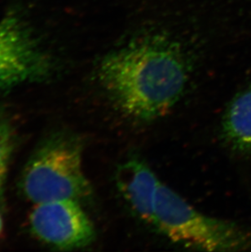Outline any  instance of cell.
I'll return each mask as SVG.
<instances>
[{
	"label": "cell",
	"instance_id": "6da1fadb",
	"mask_svg": "<svg viewBox=\"0 0 251 252\" xmlns=\"http://www.w3.org/2000/svg\"><path fill=\"white\" fill-rule=\"evenodd\" d=\"M189 68L182 45L166 33L138 36L102 57L96 79L126 117L149 122L165 116L187 85Z\"/></svg>",
	"mask_w": 251,
	"mask_h": 252
},
{
	"label": "cell",
	"instance_id": "7a4b0ae2",
	"mask_svg": "<svg viewBox=\"0 0 251 252\" xmlns=\"http://www.w3.org/2000/svg\"><path fill=\"white\" fill-rule=\"evenodd\" d=\"M156 220V228L185 248L205 252L251 251V229L202 214L161 182L157 193Z\"/></svg>",
	"mask_w": 251,
	"mask_h": 252
},
{
	"label": "cell",
	"instance_id": "3957f363",
	"mask_svg": "<svg viewBox=\"0 0 251 252\" xmlns=\"http://www.w3.org/2000/svg\"><path fill=\"white\" fill-rule=\"evenodd\" d=\"M82 162L79 143L67 135H52L25 166L21 180L24 195L34 204L88 197L92 188Z\"/></svg>",
	"mask_w": 251,
	"mask_h": 252
},
{
	"label": "cell",
	"instance_id": "277c9868",
	"mask_svg": "<svg viewBox=\"0 0 251 252\" xmlns=\"http://www.w3.org/2000/svg\"><path fill=\"white\" fill-rule=\"evenodd\" d=\"M58 68L57 57L22 11L9 10L0 19V93L48 82Z\"/></svg>",
	"mask_w": 251,
	"mask_h": 252
},
{
	"label": "cell",
	"instance_id": "5b68a950",
	"mask_svg": "<svg viewBox=\"0 0 251 252\" xmlns=\"http://www.w3.org/2000/svg\"><path fill=\"white\" fill-rule=\"evenodd\" d=\"M30 224L36 238L59 250L85 248L95 238L93 223L76 200L35 204Z\"/></svg>",
	"mask_w": 251,
	"mask_h": 252
},
{
	"label": "cell",
	"instance_id": "8992f818",
	"mask_svg": "<svg viewBox=\"0 0 251 252\" xmlns=\"http://www.w3.org/2000/svg\"><path fill=\"white\" fill-rule=\"evenodd\" d=\"M117 187L134 214L156 228V197L161 181L140 159L122 163L115 174Z\"/></svg>",
	"mask_w": 251,
	"mask_h": 252
},
{
	"label": "cell",
	"instance_id": "52a82bcc",
	"mask_svg": "<svg viewBox=\"0 0 251 252\" xmlns=\"http://www.w3.org/2000/svg\"><path fill=\"white\" fill-rule=\"evenodd\" d=\"M221 137L232 152L251 158V84L233 96L221 122Z\"/></svg>",
	"mask_w": 251,
	"mask_h": 252
},
{
	"label": "cell",
	"instance_id": "ba28073f",
	"mask_svg": "<svg viewBox=\"0 0 251 252\" xmlns=\"http://www.w3.org/2000/svg\"><path fill=\"white\" fill-rule=\"evenodd\" d=\"M14 130L9 122L0 117V193L7 176L10 158L14 150Z\"/></svg>",
	"mask_w": 251,
	"mask_h": 252
},
{
	"label": "cell",
	"instance_id": "9c48e42d",
	"mask_svg": "<svg viewBox=\"0 0 251 252\" xmlns=\"http://www.w3.org/2000/svg\"><path fill=\"white\" fill-rule=\"evenodd\" d=\"M2 217L0 216V233H1V231H2Z\"/></svg>",
	"mask_w": 251,
	"mask_h": 252
},
{
	"label": "cell",
	"instance_id": "30bf717a",
	"mask_svg": "<svg viewBox=\"0 0 251 252\" xmlns=\"http://www.w3.org/2000/svg\"><path fill=\"white\" fill-rule=\"evenodd\" d=\"M0 117H1V115H0Z\"/></svg>",
	"mask_w": 251,
	"mask_h": 252
}]
</instances>
